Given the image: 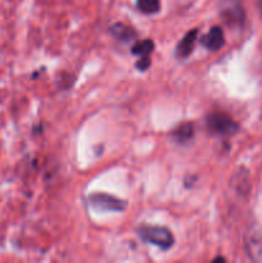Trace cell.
Instances as JSON below:
<instances>
[{
  "instance_id": "8fae6325",
  "label": "cell",
  "mask_w": 262,
  "mask_h": 263,
  "mask_svg": "<svg viewBox=\"0 0 262 263\" xmlns=\"http://www.w3.org/2000/svg\"><path fill=\"white\" fill-rule=\"evenodd\" d=\"M138 8L144 14H154L161 9L159 0H138Z\"/></svg>"
},
{
  "instance_id": "30bf717a",
  "label": "cell",
  "mask_w": 262,
  "mask_h": 263,
  "mask_svg": "<svg viewBox=\"0 0 262 263\" xmlns=\"http://www.w3.org/2000/svg\"><path fill=\"white\" fill-rule=\"evenodd\" d=\"M153 49L154 43L152 40H149V39H146V40L139 41V43H136L133 46V53L141 58V57H149V54L153 51Z\"/></svg>"
},
{
  "instance_id": "7c38bea8",
  "label": "cell",
  "mask_w": 262,
  "mask_h": 263,
  "mask_svg": "<svg viewBox=\"0 0 262 263\" xmlns=\"http://www.w3.org/2000/svg\"><path fill=\"white\" fill-rule=\"evenodd\" d=\"M149 64H151V59H149V57H141L140 58V61L138 62V64H136V66H138V68L139 69H146L149 67Z\"/></svg>"
},
{
  "instance_id": "7a4b0ae2",
  "label": "cell",
  "mask_w": 262,
  "mask_h": 263,
  "mask_svg": "<svg viewBox=\"0 0 262 263\" xmlns=\"http://www.w3.org/2000/svg\"><path fill=\"white\" fill-rule=\"evenodd\" d=\"M207 128L213 135H233L238 126L229 116L223 113H212L207 117Z\"/></svg>"
},
{
  "instance_id": "ba28073f",
  "label": "cell",
  "mask_w": 262,
  "mask_h": 263,
  "mask_svg": "<svg viewBox=\"0 0 262 263\" xmlns=\"http://www.w3.org/2000/svg\"><path fill=\"white\" fill-rule=\"evenodd\" d=\"M110 32L113 33V36H116L117 39L123 41H128L135 36V31L133 30L128 26L123 25V23H116L110 28Z\"/></svg>"
},
{
  "instance_id": "6da1fadb",
  "label": "cell",
  "mask_w": 262,
  "mask_h": 263,
  "mask_svg": "<svg viewBox=\"0 0 262 263\" xmlns=\"http://www.w3.org/2000/svg\"><path fill=\"white\" fill-rule=\"evenodd\" d=\"M139 235L146 243L153 244L161 249H170L175 241L172 233L164 226H143L139 229Z\"/></svg>"
},
{
  "instance_id": "9c48e42d",
  "label": "cell",
  "mask_w": 262,
  "mask_h": 263,
  "mask_svg": "<svg viewBox=\"0 0 262 263\" xmlns=\"http://www.w3.org/2000/svg\"><path fill=\"white\" fill-rule=\"evenodd\" d=\"M193 134H194V130H193L192 123H184L174 131V138L179 143H185L193 138Z\"/></svg>"
},
{
  "instance_id": "277c9868",
  "label": "cell",
  "mask_w": 262,
  "mask_h": 263,
  "mask_svg": "<svg viewBox=\"0 0 262 263\" xmlns=\"http://www.w3.org/2000/svg\"><path fill=\"white\" fill-rule=\"evenodd\" d=\"M246 248L249 256L253 259H258L262 254V235L261 231L257 230L256 228H252L247 233Z\"/></svg>"
},
{
  "instance_id": "5b68a950",
  "label": "cell",
  "mask_w": 262,
  "mask_h": 263,
  "mask_svg": "<svg viewBox=\"0 0 262 263\" xmlns=\"http://www.w3.org/2000/svg\"><path fill=\"white\" fill-rule=\"evenodd\" d=\"M200 43H202V45L204 46V48H207L208 50H218V49H221L223 44H225L222 28L218 27V26L212 27L204 36H203Z\"/></svg>"
},
{
  "instance_id": "52a82bcc",
  "label": "cell",
  "mask_w": 262,
  "mask_h": 263,
  "mask_svg": "<svg viewBox=\"0 0 262 263\" xmlns=\"http://www.w3.org/2000/svg\"><path fill=\"white\" fill-rule=\"evenodd\" d=\"M222 15L230 22L241 20V8L239 0H222Z\"/></svg>"
},
{
  "instance_id": "8992f818",
  "label": "cell",
  "mask_w": 262,
  "mask_h": 263,
  "mask_svg": "<svg viewBox=\"0 0 262 263\" xmlns=\"http://www.w3.org/2000/svg\"><path fill=\"white\" fill-rule=\"evenodd\" d=\"M197 36L198 30H192L182 37V40L180 41L179 45H177L176 48L177 57H180V58H186L188 55H190V53H192L193 49H194Z\"/></svg>"
},
{
  "instance_id": "3957f363",
  "label": "cell",
  "mask_w": 262,
  "mask_h": 263,
  "mask_svg": "<svg viewBox=\"0 0 262 263\" xmlns=\"http://www.w3.org/2000/svg\"><path fill=\"white\" fill-rule=\"evenodd\" d=\"M89 203L97 210L102 211H116V212H122L127 203L122 199L113 197V195L105 194V193H94L89 195Z\"/></svg>"
}]
</instances>
